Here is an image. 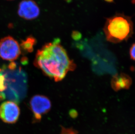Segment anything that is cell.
<instances>
[{"mask_svg": "<svg viewBox=\"0 0 135 134\" xmlns=\"http://www.w3.org/2000/svg\"><path fill=\"white\" fill-rule=\"evenodd\" d=\"M34 65L56 82L63 80L68 72L74 71L76 68L58 39L46 44L37 51Z\"/></svg>", "mask_w": 135, "mask_h": 134, "instance_id": "1", "label": "cell"}, {"mask_svg": "<svg viewBox=\"0 0 135 134\" xmlns=\"http://www.w3.org/2000/svg\"><path fill=\"white\" fill-rule=\"evenodd\" d=\"M106 38L112 43L127 40L133 32V25L129 17L117 14L107 18L104 27Z\"/></svg>", "mask_w": 135, "mask_h": 134, "instance_id": "2", "label": "cell"}, {"mask_svg": "<svg viewBox=\"0 0 135 134\" xmlns=\"http://www.w3.org/2000/svg\"><path fill=\"white\" fill-rule=\"evenodd\" d=\"M21 54L20 46L13 37L7 36L0 40V58L6 61H13Z\"/></svg>", "mask_w": 135, "mask_h": 134, "instance_id": "3", "label": "cell"}, {"mask_svg": "<svg viewBox=\"0 0 135 134\" xmlns=\"http://www.w3.org/2000/svg\"><path fill=\"white\" fill-rule=\"evenodd\" d=\"M30 105L34 120L37 121L41 120L42 115L48 112L52 106L50 99L42 95L33 96L31 99Z\"/></svg>", "mask_w": 135, "mask_h": 134, "instance_id": "4", "label": "cell"}, {"mask_svg": "<svg viewBox=\"0 0 135 134\" xmlns=\"http://www.w3.org/2000/svg\"><path fill=\"white\" fill-rule=\"evenodd\" d=\"M20 109L16 103L7 101L0 105V119L8 124H14L18 121Z\"/></svg>", "mask_w": 135, "mask_h": 134, "instance_id": "5", "label": "cell"}, {"mask_svg": "<svg viewBox=\"0 0 135 134\" xmlns=\"http://www.w3.org/2000/svg\"><path fill=\"white\" fill-rule=\"evenodd\" d=\"M40 12L38 5L33 0H22L18 5V15L26 20H32L37 18Z\"/></svg>", "mask_w": 135, "mask_h": 134, "instance_id": "6", "label": "cell"}, {"mask_svg": "<svg viewBox=\"0 0 135 134\" xmlns=\"http://www.w3.org/2000/svg\"><path fill=\"white\" fill-rule=\"evenodd\" d=\"M131 78L125 74L115 75L112 78L111 85L114 90L117 91L122 89H128L132 84Z\"/></svg>", "mask_w": 135, "mask_h": 134, "instance_id": "7", "label": "cell"}, {"mask_svg": "<svg viewBox=\"0 0 135 134\" xmlns=\"http://www.w3.org/2000/svg\"><path fill=\"white\" fill-rule=\"evenodd\" d=\"M36 43V40L34 37L30 36L27 37L25 40H22L20 48L26 51L31 52L33 50L34 46Z\"/></svg>", "mask_w": 135, "mask_h": 134, "instance_id": "8", "label": "cell"}, {"mask_svg": "<svg viewBox=\"0 0 135 134\" xmlns=\"http://www.w3.org/2000/svg\"><path fill=\"white\" fill-rule=\"evenodd\" d=\"M6 89V78L3 71H0V100L4 99L3 94Z\"/></svg>", "mask_w": 135, "mask_h": 134, "instance_id": "9", "label": "cell"}, {"mask_svg": "<svg viewBox=\"0 0 135 134\" xmlns=\"http://www.w3.org/2000/svg\"><path fill=\"white\" fill-rule=\"evenodd\" d=\"M61 134H77L75 131L72 129L65 128L62 127Z\"/></svg>", "mask_w": 135, "mask_h": 134, "instance_id": "10", "label": "cell"}, {"mask_svg": "<svg viewBox=\"0 0 135 134\" xmlns=\"http://www.w3.org/2000/svg\"><path fill=\"white\" fill-rule=\"evenodd\" d=\"M130 58L132 59L135 61V43L132 45L129 51Z\"/></svg>", "mask_w": 135, "mask_h": 134, "instance_id": "11", "label": "cell"}, {"mask_svg": "<svg viewBox=\"0 0 135 134\" xmlns=\"http://www.w3.org/2000/svg\"><path fill=\"white\" fill-rule=\"evenodd\" d=\"M72 36H73V38H79L80 37V33L78 32H73V34H72Z\"/></svg>", "mask_w": 135, "mask_h": 134, "instance_id": "12", "label": "cell"}, {"mask_svg": "<svg viewBox=\"0 0 135 134\" xmlns=\"http://www.w3.org/2000/svg\"><path fill=\"white\" fill-rule=\"evenodd\" d=\"M105 1H107L108 2H112L114 1L113 0H105Z\"/></svg>", "mask_w": 135, "mask_h": 134, "instance_id": "13", "label": "cell"}, {"mask_svg": "<svg viewBox=\"0 0 135 134\" xmlns=\"http://www.w3.org/2000/svg\"><path fill=\"white\" fill-rule=\"evenodd\" d=\"M7 1H13V0H7Z\"/></svg>", "mask_w": 135, "mask_h": 134, "instance_id": "14", "label": "cell"}]
</instances>
